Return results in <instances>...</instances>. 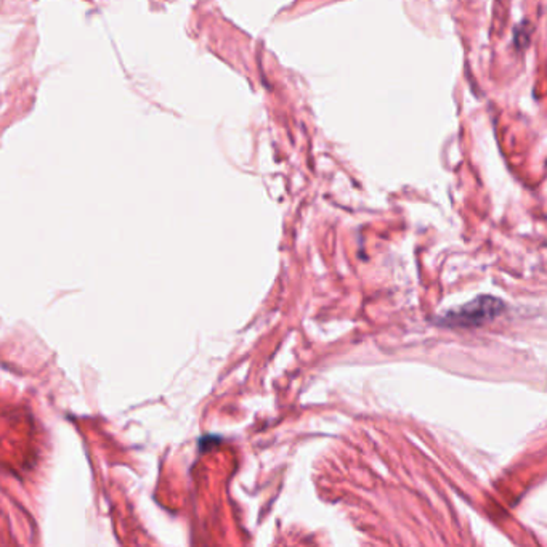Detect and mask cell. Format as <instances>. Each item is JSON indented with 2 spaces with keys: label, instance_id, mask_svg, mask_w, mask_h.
I'll use <instances>...</instances> for the list:
<instances>
[{
  "label": "cell",
  "instance_id": "obj_1",
  "mask_svg": "<svg viewBox=\"0 0 547 547\" xmlns=\"http://www.w3.org/2000/svg\"><path fill=\"white\" fill-rule=\"evenodd\" d=\"M504 310L502 300L493 295H480L463 307L453 308L440 318V325L458 327H475L495 320Z\"/></svg>",
  "mask_w": 547,
  "mask_h": 547
}]
</instances>
